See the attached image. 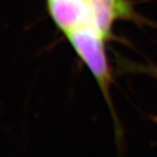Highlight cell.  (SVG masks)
<instances>
[{
	"instance_id": "3",
	"label": "cell",
	"mask_w": 157,
	"mask_h": 157,
	"mask_svg": "<svg viewBox=\"0 0 157 157\" xmlns=\"http://www.w3.org/2000/svg\"><path fill=\"white\" fill-rule=\"evenodd\" d=\"M91 25L104 40L111 35L114 23L132 17V12L127 0H88Z\"/></svg>"
},
{
	"instance_id": "2",
	"label": "cell",
	"mask_w": 157,
	"mask_h": 157,
	"mask_svg": "<svg viewBox=\"0 0 157 157\" xmlns=\"http://www.w3.org/2000/svg\"><path fill=\"white\" fill-rule=\"evenodd\" d=\"M48 6L56 25L65 34L78 28L91 25L88 0H48Z\"/></svg>"
},
{
	"instance_id": "1",
	"label": "cell",
	"mask_w": 157,
	"mask_h": 157,
	"mask_svg": "<svg viewBox=\"0 0 157 157\" xmlns=\"http://www.w3.org/2000/svg\"><path fill=\"white\" fill-rule=\"evenodd\" d=\"M77 54L93 73L107 98L111 75L104 50V39L91 25L78 28L66 33Z\"/></svg>"
}]
</instances>
